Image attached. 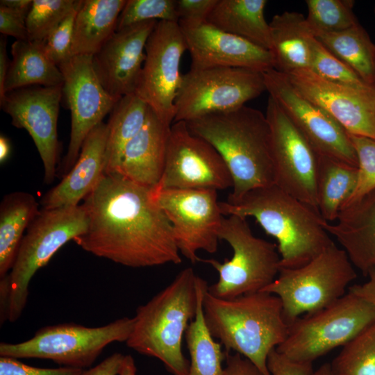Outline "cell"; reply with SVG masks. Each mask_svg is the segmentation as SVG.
I'll use <instances>...</instances> for the list:
<instances>
[{
    "mask_svg": "<svg viewBox=\"0 0 375 375\" xmlns=\"http://www.w3.org/2000/svg\"><path fill=\"white\" fill-rule=\"evenodd\" d=\"M82 205L89 223L74 241L84 251L134 268L181 262L171 224L151 188L116 172L103 174Z\"/></svg>",
    "mask_w": 375,
    "mask_h": 375,
    "instance_id": "1",
    "label": "cell"
},
{
    "mask_svg": "<svg viewBox=\"0 0 375 375\" xmlns=\"http://www.w3.org/2000/svg\"><path fill=\"white\" fill-rule=\"evenodd\" d=\"M186 124L193 134L210 144L225 162L233 180L227 201L274 184L270 128L260 110L244 106Z\"/></svg>",
    "mask_w": 375,
    "mask_h": 375,
    "instance_id": "2",
    "label": "cell"
},
{
    "mask_svg": "<svg viewBox=\"0 0 375 375\" xmlns=\"http://www.w3.org/2000/svg\"><path fill=\"white\" fill-rule=\"evenodd\" d=\"M207 288V282L192 268L181 271L169 285L136 309L126 345L158 359L172 375H188L190 361L183 353L182 340Z\"/></svg>",
    "mask_w": 375,
    "mask_h": 375,
    "instance_id": "3",
    "label": "cell"
},
{
    "mask_svg": "<svg viewBox=\"0 0 375 375\" xmlns=\"http://www.w3.org/2000/svg\"><path fill=\"white\" fill-rule=\"evenodd\" d=\"M219 206L224 216L254 218L274 238L283 268L303 266L334 243L319 211L275 184L253 189L235 201H221Z\"/></svg>",
    "mask_w": 375,
    "mask_h": 375,
    "instance_id": "4",
    "label": "cell"
},
{
    "mask_svg": "<svg viewBox=\"0 0 375 375\" xmlns=\"http://www.w3.org/2000/svg\"><path fill=\"white\" fill-rule=\"evenodd\" d=\"M202 310L209 333L219 340L225 352L235 351L271 375L269 354L284 342L289 328L276 295L259 291L223 299L206 290Z\"/></svg>",
    "mask_w": 375,
    "mask_h": 375,
    "instance_id": "5",
    "label": "cell"
},
{
    "mask_svg": "<svg viewBox=\"0 0 375 375\" xmlns=\"http://www.w3.org/2000/svg\"><path fill=\"white\" fill-rule=\"evenodd\" d=\"M88 223L82 204L40 209L22 238L11 270L0 278V299L8 302V322H15L22 315L35 274L63 245L84 233Z\"/></svg>",
    "mask_w": 375,
    "mask_h": 375,
    "instance_id": "6",
    "label": "cell"
},
{
    "mask_svg": "<svg viewBox=\"0 0 375 375\" xmlns=\"http://www.w3.org/2000/svg\"><path fill=\"white\" fill-rule=\"evenodd\" d=\"M356 277L346 252L333 243L303 266L281 267L274 281L262 291L280 299L284 319L290 325L335 303Z\"/></svg>",
    "mask_w": 375,
    "mask_h": 375,
    "instance_id": "7",
    "label": "cell"
},
{
    "mask_svg": "<svg viewBox=\"0 0 375 375\" xmlns=\"http://www.w3.org/2000/svg\"><path fill=\"white\" fill-rule=\"evenodd\" d=\"M219 240L233 249V256L220 262L215 259H201L218 273V280L208 285L214 297L231 299L263 290L276 278L280 269L277 246L256 237L247 218L238 215L224 217Z\"/></svg>",
    "mask_w": 375,
    "mask_h": 375,
    "instance_id": "8",
    "label": "cell"
},
{
    "mask_svg": "<svg viewBox=\"0 0 375 375\" xmlns=\"http://www.w3.org/2000/svg\"><path fill=\"white\" fill-rule=\"evenodd\" d=\"M375 323V307L347 292L331 305L304 315L289 325L288 335L276 349L289 359L311 362L342 347Z\"/></svg>",
    "mask_w": 375,
    "mask_h": 375,
    "instance_id": "9",
    "label": "cell"
},
{
    "mask_svg": "<svg viewBox=\"0 0 375 375\" xmlns=\"http://www.w3.org/2000/svg\"><path fill=\"white\" fill-rule=\"evenodd\" d=\"M133 319L122 317L98 327L74 323L44 326L30 339L19 343H0V356L47 359L63 367L91 366L103 349L115 342H126Z\"/></svg>",
    "mask_w": 375,
    "mask_h": 375,
    "instance_id": "10",
    "label": "cell"
},
{
    "mask_svg": "<svg viewBox=\"0 0 375 375\" xmlns=\"http://www.w3.org/2000/svg\"><path fill=\"white\" fill-rule=\"evenodd\" d=\"M265 91L261 72L239 67L190 69L182 75L174 122L236 110Z\"/></svg>",
    "mask_w": 375,
    "mask_h": 375,
    "instance_id": "11",
    "label": "cell"
},
{
    "mask_svg": "<svg viewBox=\"0 0 375 375\" xmlns=\"http://www.w3.org/2000/svg\"><path fill=\"white\" fill-rule=\"evenodd\" d=\"M153 199L171 224L181 255L192 263L201 260L202 250L215 253L224 215L212 189L151 188Z\"/></svg>",
    "mask_w": 375,
    "mask_h": 375,
    "instance_id": "12",
    "label": "cell"
},
{
    "mask_svg": "<svg viewBox=\"0 0 375 375\" xmlns=\"http://www.w3.org/2000/svg\"><path fill=\"white\" fill-rule=\"evenodd\" d=\"M265 115L271 133L274 184L318 210L317 179L319 155L271 97Z\"/></svg>",
    "mask_w": 375,
    "mask_h": 375,
    "instance_id": "13",
    "label": "cell"
},
{
    "mask_svg": "<svg viewBox=\"0 0 375 375\" xmlns=\"http://www.w3.org/2000/svg\"><path fill=\"white\" fill-rule=\"evenodd\" d=\"M186 50L178 22L159 21L145 46V60L135 94L168 126L174 120L183 75L180 63Z\"/></svg>",
    "mask_w": 375,
    "mask_h": 375,
    "instance_id": "14",
    "label": "cell"
},
{
    "mask_svg": "<svg viewBox=\"0 0 375 375\" xmlns=\"http://www.w3.org/2000/svg\"><path fill=\"white\" fill-rule=\"evenodd\" d=\"M58 68L63 76L61 102L71 112L69 142L62 165L64 176L75 165L88 135L103 122L119 99L102 86L92 56H72Z\"/></svg>",
    "mask_w": 375,
    "mask_h": 375,
    "instance_id": "15",
    "label": "cell"
},
{
    "mask_svg": "<svg viewBox=\"0 0 375 375\" xmlns=\"http://www.w3.org/2000/svg\"><path fill=\"white\" fill-rule=\"evenodd\" d=\"M232 187L231 174L217 151L193 134L186 122H174L170 127L163 173L153 188L217 191Z\"/></svg>",
    "mask_w": 375,
    "mask_h": 375,
    "instance_id": "16",
    "label": "cell"
},
{
    "mask_svg": "<svg viewBox=\"0 0 375 375\" xmlns=\"http://www.w3.org/2000/svg\"><path fill=\"white\" fill-rule=\"evenodd\" d=\"M266 91L320 156L358 167L349 134L322 108L304 97L275 69L263 72Z\"/></svg>",
    "mask_w": 375,
    "mask_h": 375,
    "instance_id": "17",
    "label": "cell"
},
{
    "mask_svg": "<svg viewBox=\"0 0 375 375\" xmlns=\"http://www.w3.org/2000/svg\"><path fill=\"white\" fill-rule=\"evenodd\" d=\"M62 85L22 88L6 92L0 100L1 108L10 115L12 124L25 129L32 138L48 184L56 176L59 154L57 123Z\"/></svg>",
    "mask_w": 375,
    "mask_h": 375,
    "instance_id": "18",
    "label": "cell"
},
{
    "mask_svg": "<svg viewBox=\"0 0 375 375\" xmlns=\"http://www.w3.org/2000/svg\"><path fill=\"white\" fill-rule=\"evenodd\" d=\"M190 69L239 67L265 72L274 69L272 53L244 38L224 31L208 22L178 21Z\"/></svg>",
    "mask_w": 375,
    "mask_h": 375,
    "instance_id": "19",
    "label": "cell"
},
{
    "mask_svg": "<svg viewBox=\"0 0 375 375\" xmlns=\"http://www.w3.org/2000/svg\"><path fill=\"white\" fill-rule=\"evenodd\" d=\"M285 74L298 92L326 110L349 134L375 140V88L341 85L309 69Z\"/></svg>",
    "mask_w": 375,
    "mask_h": 375,
    "instance_id": "20",
    "label": "cell"
},
{
    "mask_svg": "<svg viewBox=\"0 0 375 375\" xmlns=\"http://www.w3.org/2000/svg\"><path fill=\"white\" fill-rule=\"evenodd\" d=\"M158 22L147 21L117 30L92 56L99 81L114 98L135 94L145 60V46Z\"/></svg>",
    "mask_w": 375,
    "mask_h": 375,
    "instance_id": "21",
    "label": "cell"
},
{
    "mask_svg": "<svg viewBox=\"0 0 375 375\" xmlns=\"http://www.w3.org/2000/svg\"><path fill=\"white\" fill-rule=\"evenodd\" d=\"M108 124L101 122L85 139L78 158L62 181L41 200L42 208L79 205L104 174Z\"/></svg>",
    "mask_w": 375,
    "mask_h": 375,
    "instance_id": "22",
    "label": "cell"
},
{
    "mask_svg": "<svg viewBox=\"0 0 375 375\" xmlns=\"http://www.w3.org/2000/svg\"><path fill=\"white\" fill-rule=\"evenodd\" d=\"M170 127L149 107L144 126L125 147L115 172L140 185L156 187L165 167Z\"/></svg>",
    "mask_w": 375,
    "mask_h": 375,
    "instance_id": "23",
    "label": "cell"
},
{
    "mask_svg": "<svg viewBox=\"0 0 375 375\" xmlns=\"http://www.w3.org/2000/svg\"><path fill=\"white\" fill-rule=\"evenodd\" d=\"M324 228L340 243L353 266L368 276L375 271V190L344 208Z\"/></svg>",
    "mask_w": 375,
    "mask_h": 375,
    "instance_id": "24",
    "label": "cell"
},
{
    "mask_svg": "<svg viewBox=\"0 0 375 375\" xmlns=\"http://www.w3.org/2000/svg\"><path fill=\"white\" fill-rule=\"evenodd\" d=\"M274 69L283 74L309 69L314 35L306 17L297 12L275 15L269 23Z\"/></svg>",
    "mask_w": 375,
    "mask_h": 375,
    "instance_id": "25",
    "label": "cell"
},
{
    "mask_svg": "<svg viewBox=\"0 0 375 375\" xmlns=\"http://www.w3.org/2000/svg\"><path fill=\"white\" fill-rule=\"evenodd\" d=\"M127 0H81L74 24L72 56L94 55L117 31Z\"/></svg>",
    "mask_w": 375,
    "mask_h": 375,
    "instance_id": "26",
    "label": "cell"
},
{
    "mask_svg": "<svg viewBox=\"0 0 375 375\" xmlns=\"http://www.w3.org/2000/svg\"><path fill=\"white\" fill-rule=\"evenodd\" d=\"M266 0H217L206 22L215 27L271 50Z\"/></svg>",
    "mask_w": 375,
    "mask_h": 375,
    "instance_id": "27",
    "label": "cell"
},
{
    "mask_svg": "<svg viewBox=\"0 0 375 375\" xmlns=\"http://www.w3.org/2000/svg\"><path fill=\"white\" fill-rule=\"evenodd\" d=\"M11 55L4 85L5 94L29 86L62 84L63 76L47 56L43 42L15 40L11 45Z\"/></svg>",
    "mask_w": 375,
    "mask_h": 375,
    "instance_id": "28",
    "label": "cell"
},
{
    "mask_svg": "<svg viewBox=\"0 0 375 375\" xmlns=\"http://www.w3.org/2000/svg\"><path fill=\"white\" fill-rule=\"evenodd\" d=\"M39 210V203L30 193L15 192L3 198L0 206V278L11 270L24 232Z\"/></svg>",
    "mask_w": 375,
    "mask_h": 375,
    "instance_id": "29",
    "label": "cell"
},
{
    "mask_svg": "<svg viewBox=\"0 0 375 375\" xmlns=\"http://www.w3.org/2000/svg\"><path fill=\"white\" fill-rule=\"evenodd\" d=\"M358 167L319 156L317 179V207L327 222L336 221L354 191Z\"/></svg>",
    "mask_w": 375,
    "mask_h": 375,
    "instance_id": "30",
    "label": "cell"
},
{
    "mask_svg": "<svg viewBox=\"0 0 375 375\" xmlns=\"http://www.w3.org/2000/svg\"><path fill=\"white\" fill-rule=\"evenodd\" d=\"M149 106L135 94L122 97L110 113L104 174L116 172L126 144L141 130Z\"/></svg>",
    "mask_w": 375,
    "mask_h": 375,
    "instance_id": "31",
    "label": "cell"
},
{
    "mask_svg": "<svg viewBox=\"0 0 375 375\" xmlns=\"http://www.w3.org/2000/svg\"><path fill=\"white\" fill-rule=\"evenodd\" d=\"M314 37L363 81L375 88V44L359 23L338 32H317Z\"/></svg>",
    "mask_w": 375,
    "mask_h": 375,
    "instance_id": "32",
    "label": "cell"
},
{
    "mask_svg": "<svg viewBox=\"0 0 375 375\" xmlns=\"http://www.w3.org/2000/svg\"><path fill=\"white\" fill-rule=\"evenodd\" d=\"M203 298L196 317L185 334L190 356L188 375H222V362L226 353L206 327L202 310Z\"/></svg>",
    "mask_w": 375,
    "mask_h": 375,
    "instance_id": "33",
    "label": "cell"
},
{
    "mask_svg": "<svg viewBox=\"0 0 375 375\" xmlns=\"http://www.w3.org/2000/svg\"><path fill=\"white\" fill-rule=\"evenodd\" d=\"M329 365L332 375H375V323L344 345Z\"/></svg>",
    "mask_w": 375,
    "mask_h": 375,
    "instance_id": "34",
    "label": "cell"
},
{
    "mask_svg": "<svg viewBox=\"0 0 375 375\" xmlns=\"http://www.w3.org/2000/svg\"><path fill=\"white\" fill-rule=\"evenodd\" d=\"M354 3L351 0H306V19L313 35L338 32L358 24L353 12Z\"/></svg>",
    "mask_w": 375,
    "mask_h": 375,
    "instance_id": "35",
    "label": "cell"
},
{
    "mask_svg": "<svg viewBox=\"0 0 375 375\" xmlns=\"http://www.w3.org/2000/svg\"><path fill=\"white\" fill-rule=\"evenodd\" d=\"M78 2L79 0H33L26 20L28 40L43 42Z\"/></svg>",
    "mask_w": 375,
    "mask_h": 375,
    "instance_id": "36",
    "label": "cell"
},
{
    "mask_svg": "<svg viewBox=\"0 0 375 375\" xmlns=\"http://www.w3.org/2000/svg\"><path fill=\"white\" fill-rule=\"evenodd\" d=\"M309 70L324 80L341 85L358 89L375 88L363 81L315 38L312 42Z\"/></svg>",
    "mask_w": 375,
    "mask_h": 375,
    "instance_id": "37",
    "label": "cell"
},
{
    "mask_svg": "<svg viewBox=\"0 0 375 375\" xmlns=\"http://www.w3.org/2000/svg\"><path fill=\"white\" fill-rule=\"evenodd\" d=\"M152 20L178 22L175 0H127L117 30Z\"/></svg>",
    "mask_w": 375,
    "mask_h": 375,
    "instance_id": "38",
    "label": "cell"
},
{
    "mask_svg": "<svg viewBox=\"0 0 375 375\" xmlns=\"http://www.w3.org/2000/svg\"><path fill=\"white\" fill-rule=\"evenodd\" d=\"M349 138L357 156L358 178L354 191L343 208L375 190V140L350 134Z\"/></svg>",
    "mask_w": 375,
    "mask_h": 375,
    "instance_id": "39",
    "label": "cell"
},
{
    "mask_svg": "<svg viewBox=\"0 0 375 375\" xmlns=\"http://www.w3.org/2000/svg\"><path fill=\"white\" fill-rule=\"evenodd\" d=\"M80 3L43 41L47 56L58 67L72 56L74 24Z\"/></svg>",
    "mask_w": 375,
    "mask_h": 375,
    "instance_id": "40",
    "label": "cell"
},
{
    "mask_svg": "<svg viewBox=\"0 0 375 375\" xmlns=\"http://www.w3.org/2000/svg\"><path fill=\"white\" fill-rule=\"evenodd\" d=\"M83 371V369L68 367H35L17 358L0 356V375H81Z\"/></svg>",
    "mask_w": 375,
    "mask_h": 375,
    "instance_id": "41",
    "label": "cell"
},
{
    "mask_svg": "<svg viewBox=\"0 0 375 375\" xmlns=\"http://www.w3.org/2000/svg\"><path fill=\"white\" fill-rule=\"evenodd\" d=\"M267 367L271 375H311L312 363L292 360L276 349L269 354Z\"/></svg>",
    "mask_w": 375,
    "mask_h": 375,
    "instance_id": "42",
    "label": "cell"
},
{
    "mask_svg": "<svg viewBox=\"0 0 375 375\" xmlns=\"http://www.w3.org/2000/svg\"><path fill=\"white\" fill-rule=\"evenodd\" d=\"M217 0H175L178 21L206 22Z\"/></svg>",
    "mask_w": 375,
    "mask_h": 375,
    "instance_id": "43",
    "label": "cell"
},
{
    "mask_svg": "<svg viewBox=\"0 0 375 375\" xmlns=\"http://www.w3.org/2000/svg\"><path fill=\"white\" fill-rule=\"evenodd\" d=\"M27 17L10 8L0 6V32L16 40H28L26 26Z\"/></svg>",
    "mask_w": 375,
    "mask_h": 375,
    "instance_id": "44",
    "label": "cell"
},
{
    "mask_svg": "<svg viewBox=\"0 0 375 375\" xmlns=\"http://www.w3.org/2000/svg\"><path fill=\"white\" fill-rule=\"evenodd\" d=\"M226 353V367L222 375H265L253 362L242 355Z\"/></svg>",
    "mask_w": 375,
    "mask_h": 375,
    "instance_id": "45",
    "label": "cell"
},
{
    "mask_svg": "<svg viewBox=\"0 0 375 375\" xmlns=\"http://www.w3.org/2000/svg\"><path fill=\"white\" fill-rule=\"evenodd\" d=\"M124 357L121 353H114L81 375H119Z\"/></svg>",
    "mask_w": 375,
    "mask_h": 375,
    "instance_id": "46",
    "label": "cell"
},
{
    "mask_svg": "<svg viewBox=\"0 0 375 375\" xmlns=\"http://www.w3.org/2000/svg\"><path fill=\"white\" fill-rule=\"evenodd\" d=\"M367 277L366 283L350 286L349 292L366 299L375 307V271L371 272Z\"/></svg>",
    "mask_w": 375,
    "mask_h": 375,
    "instance_id": "47",
    "label": "cell"
},
{
    "mask_svg": "<svg viewBox=\"0 0 375 375\" xmlns=\"http://www.w3.org/2000/svg\"><path fill=\"white\" fill-rule=\"evenodd\" d=\"M10 60L8 58L6 51V36L3 35L0 40V100L4 96V85L9 67Z\"/></svg>",
    "mask_w": 375,
    "mask_h": 375,
    "instance_id": "48",
    "label": "cell"
},
{
    "mask_svg": "<svg viewBox=\"0 0 375 375\" xmlns=\"http://www.w3.org/2000/svg\"><path fill=\"white\" fill-rule=\"evenodd\" d=\"M33 5V0H1L0 6L13 9L21 14L28 16Z\"/></svg>",
    "mask_w": 375,
    "mask_h": 375,
    "instance_id": "49",
    "label": "cell"
},
{
    "mask_svg": "<svg viewBox=\"0 0 375 375\" xmlns=\"http://www.w3.org/2000/svg\"><path fill=\"white\" fill-rule=\"evenodd\" d=\"M137 368L133 358L131 355H125L119 375H136Z\"/></svg>",
    "mask_w": 375,
    "mask_h": 375,
    "instance_id": "50",
    "label": "cell"
},
{
    "mask_svg": "<svg viewBox=\"0 0 375 375\" xmlns=\"http://www.w3.org/2000/svg\"><path fill=\"white\" fill-rule=\"evenodd\" d=\"M10 153V145L8 139L3 135L0 137V162L3 163Z\"/></svg>",
    "mask_w": 375,
    "mask_h": 375,
    "instance_id": "51",
    "label": "cell"
},
{
    "mask_svg": "<svg viewBox=\"0 0 375 375\" xmlns=\"http://www.w3.org/2000/svg\"><path fill=\"white\" fill-rule=\"evenodd\" d=\"M311 375H332L329 363H325L317 369L313 370Z\"/></svg>",
    "mask_w": 375,
    "mask_h": 375,
    "instance_id": "52",
    "label": "cell"
},
{
    "mask_svg": "<svg viewBox=\"0 0 375 375\" xmlns=\"http://www.w3.org/2000/svg\"><path fill=\"white\" fill-rule=\"evenodd\" d=\"M374 14H375V6H374Z\"/></svg>",
    "mask_w": 375,
    "mask_h": 375,
    "instance_id": "53",
    "label": "cell"
}]
</instances>
